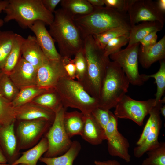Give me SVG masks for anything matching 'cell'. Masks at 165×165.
Here are the masks:
<instances>
[{"label": "cell", "mask_w": 165, "mask_h": 165, "mask_svg": "<svg viewBox=\"0 0 165 165\" xmlns=\"http://www.w3.org/2000/svg\"><path fill=\"white\" fill-rule=\"evenodd\" d=\"M105 7L119 12L127 13L131 0H103Z\"/></svg>", "instance_id": "39"}, {"label": "cell", "mask_w": 165, "mask_h": 165, "mask_svg": "<svg viewBox=\"0 0 165 165\" xmlns=\"http://www.w3.org/2000/svg\"><path fill=\"white\" fill-rule=\"evenodd\" d=\"M19 90L16 86L9 75L0 71V95L12 101Z\"/></svg>", "instance_id": "32"}, {"label": "cell", "mask_w": 165, "mask_h": 165, "mask_svg": "<svg viewBox=\"0 0 165 165\" xmlns=\"http://www.w3.org/2000/svg\"><path fill=\"white\" fill-rule=\"evenodd\" d=\"M16 119L29 120L44 119L53 123L55 112L46 108L30 102L14 108Z\"/></svg>", "instance_id": "18"}, {"label": "cell", "mask_w": 165, "mask_h": 165, "mask_svg": "<svg viewBox=\"0 0 165 165\" xmlns=\"http://www.w3.org/2000/svg\"><path fill=\"white\" fill-rule=\"evenodd\" d=\"M157 7L160 11L164 14L165 13V0L156 1Z\"/></svg>", "instance_id": "46"}, {"label": "cell", "mask_w": 165, "mask_h": 165, "mask_svg": "<svg viewBox=\"0 0 165 165\" xmlns=\"http://www.w3.org/2000/svg\"><path fill=\"white\" fill-rule=\"evenodd\" d=\"M140 43L112 54L109 56L120 66L130 83L135 86L143 85L150 78L148 75L139 74L138 69V51Z\"/></svg>", "instance_id": "7"}, {"label": "cell", "mask_w": 165, "mask_h": 165, "mask_svg": "<svg viewBox=\"0 0 165 165\" xmlns=\"http://www.w3.org/2000/svg\"><path fill=\"white\" fill-rule=\"evenodd\" d=\"M21 50L22 57L37 69L48 59L44 54L34 36L30 35L25 38Z\"/></svg>", "instance_id": "19"}, {"label": "cell", "mask_w": 165, "mask_h": 165, "mask_svg": "<svg viewBox=\"0 0 165 165\" xmlns=\"http://www.w3.org/2000/svg\"><path fill=\"white\" fill-rule=\"evenodd\" d=\"M163 26L164 24L157 21L143 22L132 26L127 47L139 43L140 41L151 33L161 31Z\"/></svg>", "instance_id": "22"}, {"label": "cell", "mask_w": 165, "mask_h": 165, "mask_svg": "<svg viewBox=\"0 0 165 165\" xmlns=\"http://www.w3.org/2000/svg\"><path fill=\"white\" fill-rule=\"evenodd\" d=\"M165 97L156 103L149 114L151 118L152 127L149 134L143 142L137 145L134 149V154L139 158L148 151L159 144L158 138L162 127V121L160 117V109L162 104L165 103Z\"/></svg>", "instance_id": "14"}, {"label": "cell", "mask_w": 165, "mask_h": 165, "mask_svg": "<svg viewBox=\"0 0 165 165\" xmlns=\"http://www.w3.org/2000/svg\"><path fill=\"white\" fill-rule=\"evenodd\" d=\"M0 165H10L9 164H0Z\"/></svg>", "instance_id": "51"}, {"label": "cell", "mask_w": 165, "mask_h": 165, "mask_svg": "<svg viewBox=\"0 0 165 165\" xmlns=\"http://www.w3.org/2000/svg\"><path fill=\"white\" fill-rule=\"evenodd\" d=\"M42 2L46 8L53 13L55 11V8L61 0H42Z\"/></svg>", "instance_id": "43"}, {"label": "cell", "mask_w": 165, "mask_h": 165, "mask_svg": "<svg viewBox=\"0 0 165 165\" xmlns=\"http://www.w3.org/2000/svg\"><path fill=\"white\" fill-rule=\"evenodd\" d=\"M110 112L97 107L91 113L97 123L104 131L109 120Z\"/></svg>", "instance_id": "37"}, {"label": "cell", "mask_w": 165, "mask_h": 165, "mask_svg": "<svg viewBox=\"0 0 165 165\" xmlns=\"http://www.w3.org/2000/svg\"><path fill=\"white\" fill-rule=\"evenodd\" d=\"M37 70L22 57L9 76L20 90L26 87L37 85Z\"/></svg>", "instance_id": "16"}, {"label": "cell", "mask_w": 165, "mask_h": 165, "mask_svg": "<svg viewBox=\"0 0 165 165\" xmlns=\"http://www.w3.org/2000/svg\"><path fill=\"white\" fill-rule=\"evenodd\" d=\"M148 156L144 160L142 165H165V143L158 145L147 152Z\"/></svg>", "instance_id": "31"}, {"label": "cell", "mask_w": 165, "mask_h": 165, "mask_svg": "<svg viewBox=\"0 0 165 165\" xmlns=\"http://www.w3.org/2000/svg\"><path fill=\"white\" fill-rule=\"evenodd\" d=\"M76 68V72L80 77H82L87 70V62L83 48L75 54L73 60Z\"/></svg>", "instance_id": "38"}, {"label": "cell", "mask_w": 165, "mask_h": 165, "mask_svg": "<svg viewBox=\"0 0 165 165\" xmlns=\"http://www.w3.org/2000/svg\"><path fill=\"white\" fill-rule=\"evenodd\" d=\"M165 58V35L154 45L148 47L139 46L138 60L144 68H148L153 63L164 60Z\"/></svg>", "instance_id": "20"}, {"label": "cell", "mask_w": 165, "mask_h": 165, "mask_svg": "<svg viewBox=\"0 0 165 165\" xmlns=\"http://www.w3.org/2000/svg\"><path fill=\"white\" fill-rule=\"evenodd\" d=\"M160 114H161L164 117H165V105L162 106L160 109Z\"/></svg>", "instance_id": "49"}, {"label": "cell", "mask_w": 165, "mask_h": 165, "mask_svg": "<svg viewBox=\"0 0 165 165\" xmlns=\"http://www.w3.org/2000/svg\"><path fill=\"white\" fill-rule=\"evenodd\" d=\"M4 11L5 22L15 20L22 28H29L35 22L41 21L50 26L54 15L44 6L42 0H8Z\"/></svg>", "instance_id": "3"}, {"label": "cell", "mask_w": 165, "mask_h": 165, "mask_svg": "<svg viewBox=\"0 0 165 165\" xmlns=\"http://www.w3.org/2000/svg\"><path fill=\"white\" fill-rule=\"evenodd\" d=\"M62 82L63 94L68 100L64 102L65 106L77 108L85 115L98 107V100L90 96L79 83L68 79Z\"/></svg>", "instance_id": "9"}, {"label": "cell", "mask_w": 165, "mask_h": 165, "mask_svg": "<svg viewBox=\"0 0 165 165\" xmlns=\"http://www.w3.org/2000/svg\"><path fill=\"white\" fill-rule=\"evenodd\" d=\"M19 121L15 132L20 150L31 148L37 144L52 124L41 119Z\"/></svg>", "instance_id": "8"}, {"label": "cell", "mask_w": 165, "mask_h": 165, "mask_svg": "<svg viewBox=\"0 0 165 165\" xmlns=\"http://www.w3.org/2000/svg\"></svg>", "instance_id": "53"}, {"label": "cell", "mask_w": 165, "mask_h": 165, "mask_svg": "<svg viewBox=\"0 0 165 165\" xmlns=\"http://www.w3.org/2000/svg\"><path fill=\"white\" fill-rule=\"evenodd\" d=\"M94 7H100L103 6L104 3L103 0H87Z\"/></svg>", "instance_id": "45"}, {"label": "cell", "mask_w": 165, "mask_h": 165, "mask_svg": "<svg viewBox=\"0 0 165 165\" xmlns=\"http://www.w3.org/2000/svg\"><path fill=\"white\" fill-rule=\"evenodd\" d=\"M54 13L49 32L57 43L61 56L70 58L83 48L84 39L75 23L74 17L62 8Z\"/></svg>", "instance_id": "1"}, {"label": "cell", "mask_w": 165, "mask_h": 165, "mask_svg": "<svg viewBox=\"0 0 165 165\" xmlns=\"http://www.w3.org/2000/svg\"><path fill=\"white\" fill-rule=\"evenodd\" d=\"M8 3V0H0V12L4 11Z\"/></svg>", "instance_id": "48"}, {"label": "cell", "mask_w": 165, "mask_h": 165, "mask_svg": "<svg viewBox=\"0 0 165 165\" xmlns=\"http://www.w3.org/2000/svg\"><path fill=\"white\" fill-rule=\"evenodd\" d=\"M55 112L61 106L52 93L45 92L35 97L31 101Z\"/></svg>", "instance_id": "34"}, {"label": "cell", "mask_w": 165, "mask_h": 165, "mask_svg": "<svg viewBox=\"0 0 165 165\" xmlns=\"http://www.w3.org/2000/svg\"><path fill=\"white\" fill-rule=\"evenodd\" d=\"M152 125V119L149 116L144 128L142 132L136 143L137 145L141 144L148 136L150 131Z\"/></svg>", "instance_id": "42"}, {"label": "cell", "mask_w": 165, "mask_h": 165, "mask_svg": "<svg viewBox=\"0 0 165 165\" xmlns=\"http://www.w3.org/2000/svg\"><path fill=\"white\" fill-rule=\"evenodd\" d=\"M155 104V99L137 101L126 94L116 106L114 114L118 118L130 119L141 126Z\"/></svg>", "instance_id": "10"}, {"label": "cell", "mask_w": 165, "mask_h": 165, "mask_svg": "<svg viewBox=\"0 0 165 165\" xmlns=\"http://www.w3.org/2000/svg\"><path fill=\"white\" fill-rule=\"evenodd\" d=\"M85 116L84 125L80 136L91 145L101 144L103 140H106L104 131L97 123L91 113Z\"/></svg>", "instance_id": "21"}, {"label": "cell", "mask_w": 165, "mask_h": 165, "mask_svg": "<svg viewBox=\"0 0 165 165\" xmlns=\"http://www.w3.org/2000/svg\"><path fill=\"white\" fill-rule=\"evenodd\" d=\"M15 123L0 126V146L10 165L20 156L15 130Z\"/></svg>", "instance_id": "17"}, {"label": "cell", "mask_w": 165, "mask_h": 165, "mask_svg": "<svg viewBox=\"0 0 165 165\" xmlns=\"http://www.w3.org/2000/svg\"><path fill=\"white\" fill-rule=\"evenodd\" d=\"M64 57L58 60L48 59L37 70V85L47 90L56 88L66 72Z\"/></svg>", "instance_id": "13"}, {"label": "cell", "mask_w": 165, "mask_h": 165, "mask_svg": "<svg viewBox=\"0 0 165 165\" xmlns=\"http://www.w3.org/2000/svg\"><path fill=\"white\" fill-rule=\"evenodd\" d=\"M16 120L11 101L0 95V126L10 124Z\"/></svg>", "instance_id": "33"}, {"label": "cell", "mask_w": 165, "mask_h": 165, "mask_svg": "<svg viewBox=\"0 0 165 165\" xmlns=\"http://www.w3.org/2000/svg\"><path fill=\"white\" fill-rule=\"evenodd\" d=\"M130 30L127 28L118 27L92 36L97 46L104 50L109 41L116 37L129 34Z\"/></svg>", "instance_id": "29"}, {"label": "cell", "mask_w": 165, "mask_h": 165, "mask_svg": "<svg viewBox=\"0 0 165 165\" xmlns=\"http://www.w3.org/2000/svg\"><path fill=\"white\" fill-rule=\"evenodd\" d=\"M85 115L77 112H65L63 124L65 132L71 138L76 135H80L84 125Z\"/></svg>", "instance_id": "25"}, {"label": "cell", "mask_w": 165, "mask_h": 165, "mask_svg": "<svg viewBox=\"0 0 165 165\" xmlns=\"http://www.w3.org/2000/svg\"><path fill=\"white\" fill-rule=\"evenodd\" d=\"M65 111L61 105L55 112L54 121L45 136L48 147L43 157H53L66 152L71 147L72 141L65 130L63 120Z\"/></svg>", "instance_id": "6"}, {"label": "cell", "mask_w": 165, "mask_h": 165, "mask_svg": "<svg viewBox=\"0 0 165 165\" xmlns=\"http://www.w3.org/2000/svg\"><path fill=\"white\" fill-rule=\"evenodd\" d=\"M157 31L151 33L139 42L141 46L143 47H148L155 44L157 42Z\"/></svg>", "instance_id": "40"}, {"label": "cell", "mask_w": 165, "mask_h": 165, "mask_svg": "<svg viewBox=\"0 0 165 165\" xmlns=\"http://www.w3.org/2000/svg\"><path fill=\"white\" fill-rule=\"evenodd\" d=\"M81 148L80 143L77 141H74L69 149L62 155L53 157L42 156L39 160L46 165H73Z\"/></svg>", "instance_id": "24"}, {"label": "cell", "mask_w": 165, "mask_h": 165, "mask_svg": "<svg viewBox=\"0 0 165 165\" xmlns=\"http://www.w3.org/2000/svg\"><path fill=\"white\" fill-rule=\"evenodd\" d=\"M127 13L131 27L141 22L157 21L164 25L165 14L158 9L156 1L131 0Z\"/></svg>", "instance_id": "12"}, {"label": "cell", "mask_w": 165, "mask_h": 165, "mask_svg": "<svg viewBox=\"0 0 165 165\" xmlns=\"http://www.w3.org/2000/svg\"><path fill=\"white\" fill-rule=\"evenodd\" d=\"M8 161L4 152L0 146V164H6Z\"/></svg>", "instance_id": "47"}, {"label": "cell", "mask_w": 165, "mask_h": 165, "mask_svg": "<svg viewBox=\"0 0 165 165\" xmlns=\"http://www.w3.org/2000/svg\"><path fill=\"white\" fill-rule=\"evenodd\" d=\"M95 165H121L120 163L115 160H108L105 161L95 160L94 161Z\"/></svg>", "instance_id": "44"}, {"label": "cell", "mask_w": 165, "mask_h": 165, "mask_svg": "<svg viewBox=\"0 0 165 165\" xmlns=\"http://www.w3.org/2000/svg\"><path fill=\"white\" fill-rule=\"evenodd\" d=\"M49 90L39 87L37 85L24 87L19 91L11 101L13 108H16L31 102L38 96Z\"/></svg>", "instance_id": "28"}, {"label": "cell", "mask_w": 165, "mask_h": 165, "mask_svg": "<svg viewBox=\"0 0 165 165\" xmlns=\"http://www.w3.org/2000/svg\"><path fill=\"white\" fill-rule=\"evenodd\" d=\"M4 22V20L0 18V28L3 25Z\"/></svg>", "instance_id": "50"}, {"label": "cell", "mask_w": 165, "mask_h": 165, "mask_svg": "<svg viewBox=\"0 0 165 165\" xmlns=\"http://www.w3.org/2000/svg\"><path fill=\"white\" fill-rule=\"evenodd\" d=\"M18 165H25L23 164H19Z\"/></svg>", "instance_id": "52"}, {"label": "cell", "mask_w": 165, "mask_h": 165, "mask_svg": "<svg viewBox=\"0 0 165 165\" xmlns=\"http://www.w3.org/2000/svg\"><path fill=\"white\" fill-rule=\"evenodd\" d=\"M64 68L68 75L73 77L76 72V68L73 60L69 58L64 57Z\"/></svg>", "instance_id": "41"}, {"label": "cell", "mask_w": 165, "mask_h": 165, "mask_svg": "<svg viewBox=\"0 0 165 165\" xmlns=\"http://www.w3.org/2000/svg\"><path fill=\"white\" fill-rule=\"evenodd\" d=\"M160 66L158 71L153 74L148 75L150 78H153L157 85V91L155 98L156 103L161 99L165 90V61L164 60L160 61Z\"/></svg>", "instance_id": "35"}, {"label": "cell", "mask_w": 165, "mask_h": 165, "mask_svg": "<svg viewBox=\"0 0 165 165\" xmlns=\"http://www.w3.org/2000/svg\"><path fill=\"white\" fill-rule=\"evenodd\" d=\"M129 35H126L114 38L109 41L104 50V54L107 57L119 51L121 48L128 43Z\"/></svg>", "instance_id": "36"}, {"label": "cell", "mask_w": 165, "mask_h": 165, "mask_svg": "<svg viewBox=\"0 0 165 165\" xmlns=\"http://www.w3.org/2000/svg\"><path fill=\"white\" fill-rule=\"evenodd\" d=\"M83 49L87 64V71L94 89L96 98L99 100L106 68L110 61L104 50L96 44L92 35L84 38Z\"/></svg>", "instance_id": "5"}, {"label": "cell", "mask_w": 165, "mask_h": 165, "mask_svg": "<svg viewBox=\"0 0 165 165\" xmlns=\"http://www.w3.org/2000/svg\"><path fill=\"white\" fill-rule=\"evenodd\" d=\"M118 118L110 112L109 120L105 131L108 150L111 156L118 157L128 163L131 159L129 153L130 144L127 139L118 130Z\"/></svg>", "instance_id": "11"}, {"label": "cell", "mask_w": 165, "mask_h": 165, "mask_svg": "<svg viewBox=\"0 0 165 165\" xmlns=\"http://www.w3.org/2000/svg\"><path fill=\"white\" fill-rule=\"evenodd\" d=\"M15 33L0 29V70L3 68L12 48Z\"/></svg>", "instance_id": "30"}, {"label": "cell", "mask_w": 165, "mask_h": 165, "mask_svg": "<svg viewBox=\"0 0 165 165\" xmlns=\"http://www.w3.org/2000/svg\"><path fill=\"white\" fill-rule=\"evenodd\" d=\"M20 35L16 33L11 50L1 71L8 75L10 74L21 58V46L24 39Z\"/></svg>", "instance_id": "26"}, {"label": "cell", "mask_w": 165, "mask_h": 165, "mask_svg": "<svg viewBox=\"0 0 165 165\" xmlns=\"http://www.w3.org/2000/svg\"><path fill=\"white\" fill-rule=\"evenodd\" d=\"M130 83L118 63L110 61L107 66L98 100V107L109 110L126 95Z\"/></svg>", "instance_id": "4"}, {"label": "cell", "mask_w": 165, "mask_h": 165, "mask_svg": "<svg viewBox=\"0 0 165 165\" xmlns=\"http://www.w3.org/2000/svg\"><path fill=\"white\" fill-rule=\"evenodd\" d=\"M48 142L45 136L35 145L25 152L10 165H37L38 160L48 150Z\"/></svg>", "instance_id": "23"}, {"label": "cell", "mask_w": 165, "mask_h": 165, "mask_svg": "<svg viewBox=\"0 0 165 165\" xmlns=\"http://www.w3.org/2000/svg\"><path fill=\"white\" fill-rule=\"evenodd\" d=\"M45 24L41 21L35 22L29 28L35 35L36 40L45 56L49 60H58L62 57L57 52L55 41Z\"/></svg>", "instance_id": "15"}, {"label": "cell", "mask_w": 165, "mask_h": 165, "mask_svg": "<svg viewBox=\"0 0 165 165\" xmlns=\"http://www.w3.org/2000/svg\"><path fill=\"white\" fill-rule=\"evenodd\" d=\"M74 20L83 39L117 27L131 28L127 13L106 7H94L91 13L75 16Z\"/></svg>", "instance_id": "2"}, {"label": "cell", "mask_w": 165, "mask_h": 165, "mask_svg": "<svg viewBox=\"0 0 165 165\" xmlns=\"http://www.w3.org/2000/svg\"><path fill=\"white\" fill-rule=\"evenodd\" d=\"M61 8L74 17L85 15L94 9L87 0H61Z\"/></svg>", "instance_id": "27"}]
</instances>
